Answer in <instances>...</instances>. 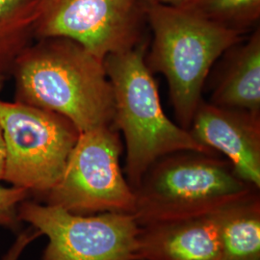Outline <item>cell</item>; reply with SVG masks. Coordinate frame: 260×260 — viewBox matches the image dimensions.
Returning a JSON list of instances; mask_svg holds the SVG:
<instances>
[{"label": "cell", "mask_w": 260, "mask_h": 260, "mask_svg": "<svg viewBox=\"0 0 260 260\" xmlns=\"http://www.w3.org/2000/svg\"><path fill=\"white\" fill-rule=\"evenodd\" d=\"M10 75L15 102L53 112L79 133L113 125L115 102L103 60L65 38L35 40Z\"/></svg>", "instance_id": "1"}, {"label": "cell", "mask_w": 260, "mask_h": 260, "mask_svg": "<svg viewBox=\"0 0 260 260\" xmlns=\"http://www.w3.org/2000/svg\"><path fill=\"white\" fill-rule=\"evenodd\" d=\"M142 1L153 35L147 65L166 77L177 121L189 129L211 68L243 38L191 6Z\"/></svg>", "instance_id": "2"}, {"label": "cell", "mask_w": 260, "mask_h": 260, "mask_svg": "<svg viewBox=\"0 0 260 260\" xmlns=\"http://www.w3.org/2000/svg\"><path fill=\"white\" fill-rule=\"evenodd\" d=\"M147 43L104 58L111 82L115 113L113 126L125 141V177L134 190L156 160L180 150L214 154L164 113L157 85L146 62Z\"/></svg>", "instance_id": "3"}, {"label": "cell", "mask_w": 260, "mask_h": 260, "mask_svg": "<svg viewBox=\"0 0 260 260\" xmlns=\"http://www.w3.org/2000/svg\"><path fill=\"white\" fill-rule=\"evenodd\" d=\"M259 190L217 153L180 150L159 158L133 190L140 226L214 213Z\"/></svg>", "instance_id": "4"}, {"label": "cell", "mask_w": 260, "mask_h": 260, "mask_svg": "<svg viewBox=\"0 0 260 260\" xmlns=\"http://www.w3.org/2000/svg\"><path fill=\"white\" fill-rule=\"evenodd\" d=\"M0 127L5 145L3 181L41 202L59 181L79 131L59 114L1 100Z\"/></svg>", "instance_id": "5"}, {"label": "cell", "mask_w": 260, "mask_h": 260, "mask_svg": "<svg viewBox=\"0 0 260 260\" xmlns=\"http://www.w3.org/2000/svg\"><path fill=\"white\" fill-rule=\"evenodd\" d=\"M121 151L113 125L79 133L59 181L40 203L79 215H133L135 194L121 170Z\"/></svg>", "instance_id": "6"}, {"label": "cell", "mask_w": 260, "mask_h": 260, "mask_svg": "<svg viewBox=\"0 0 260 260\" xmlns=\"http://www.w3.org/2000/svg\"><path fill=\"white\" fill-rule=\"evenodd\" d=\"M19 217L47 236L41 260H138L140 225L132 214L79 215L26 199Z\"/></svg>", "instance_id": "7"}, {"label": "cell", "mask_w": 260, "mask_h": 260, "mask_svg": "<svg viewBox=\"0 0 260 260\" xmlns=\"http://www.w3.org/2000/svg\"><path fill=\"white\" fill-rule=\"evenodd\" d=\"M142 0H43L35 40L65 38L101 60L142 42Z\"/></svg>", "instance_id": "8"}, {"label": "cell", "mask_w": 260, "mask_h": 260, "mask_svg": "<svg viewBox=\"0 0 260 260\" xmlns=\"http://www.w3.org/2000/svg\"><path fill=\"white\" fill-rule=\"evenodd\" d=\"M188 130L205 148L223 154L239 177L259 189V113L202 101Z\"/></svg>", "instance_id": "9"}, {"label": "cell", "mask_w": 260, "mask_h": 260, "mask_svg": "<svg viewBox=\"0 0 260 260\" xmlns=\"http://www.w3.org/2000/svg\"><path fill=\"white\" fill-rule=\"evenodd\" d=\"M138 260H222L215 212L140 226Z\"/></svg>", "instance_id": "10"}, {"label": "cell", "mask_w": 260, "mask_h": 260, "mask_svg": "<svg viewBox=\"0 0 260 260\" xmlns=\"http://www.w3.org/2000/svg\"><path fill=\"white\" fill-rule=\"evenodd\" d=\"M223 55L225 59L215 81L210 103L260 114L259 28Z\"/></svg>", "instance_id": "11"}, {"label": "cell", "mask_w": 260, "mask_h": 260, "mask_svg": "<svg viewBox=\"0 0 260 260\" xmlns=\"http://www.w3.org/2000/svg\"><path fill=\"white\" fill-rule=\"evenodd\" d=\"M222 260H260L259 190L215 212Z\"/></svg>", "instance_id": "12"}, {"label": "cell", "mask_w": 260, "mask_h": 260, "mask_svg": "<svg viewBox=\"0 0 260 260\" xmlns=\"http://www.w3.org/2000/svg\"><path fill=\"white\" fill-rule=\"evenodd\" d=\"M42 2L0 0V75H10L19 55L35 41Z\"/></svg>", "instance_id": "13"}, {"label": "cell", "mask_w": 260, "mask_h": 260, "mask_svg": "<svg viewBox=\"0 0 260 260\" xmlns=\"http://www.w3.org/2000/svg\"><path fill=\"white\" fill-rule=\"evenodd\" d=\"M189 6L241 35L259 19L260 0H195Z\"/></svg>", "instance_id": "14"}, {"label": "cell", "mask_w": 260, "mask_h": 260, "mask_svg": "<svg viewBox=\"0 0 260 260\" xmlns=\"http://www.w3.org/2000/svg\"><path fill=\"white\" fill-rule=\"evenodd\" d=\"M27 191L9 185L0 186V226L12 232H18L21 224L19 217V205L29 199Z\"/></svg>", "instance_id": "15"}, {"label": "cell", "mask_w": 260, "mask_h": 260, "mask_svg": "<svg viewBox=\"0 0 260 260\" xmlns=\"http://www.w3.org/2000/svg\"><path fill=\"white\" fill-rule=\"evenodd\" d=\"M40 236H42V233L31 225L26 230L19 232L16 240L13 242L8 251L3 254L0 260H19L28 246Z\"/></svg>", "instance_id": "16"}, {"label": "cell", "mask_w": 260, "mask_h": 260, "mask_svg": "<svg viewBox=\"0 0 260 260\" xmlns=\"http://www.w3.org/2000/svg\"><path fill=\"white\" fill-rule=\"evenodd\" d=\"M153 2H157L160 4L174 6V7H185L191 5L195 0H149Z\"/></svg>", "instance_id": "17"}, {"label": "cell", "mask_w": 260, "mask_h": 260, "mask_svg": "<svg viewBox=\"0 0 260 260\" xmlns=\"http://www.w3.org/2000/svg\"><path fill=\"white\" fill-rule=\"evenodd\" d=\"M5 168V145L2 135V130L0 127V181H3Z\"/></svg>", "instance_id": "18"}, {"label": "cell", "mask_w": 260, "mask_h": 260, "mask_svg": "<svg viewBox=\"0 0 260 260\" xmlns=\"http://www.w3.org/2000/svg\"><path fill=\"white\" fill-rule=\"evenodd\" d=\"M7 76L6 75H0V92L2 91L4 85H5V81H6Z\"/></svg>", "instance_id": "19"}]
</instances>
